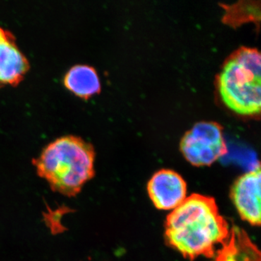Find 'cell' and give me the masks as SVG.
Listing matches in <instances>:
<instances>
[{
	"instance_id": "6da1fadb",
	"label": "cell",
	"mask_w": 261,
	"mask_h": 261,
	"mask_svg": "<svg viewBox=\"0 0 261 261\" xmlns=\"http://www.w3.org/2000/svg\"><path fill=\"white\" fill-rule=\"evenodd\" d=\"M231 234L214 198L193 194L168 215L166 236L170 246L186 258H214Z\"/></svg>"
},
{
	"instance_id": "7a4b0ae2",
	"label": "cell",
	"mask_w": 261,
	"mask_h": 261,
	"mask_svg": "<svg viewBox=\"0 0 261 261\" xmlns=\"http://www.w3.org/2000/svg\"><path fill=\"white\" fill-rule=\"evenodd\" d=\"M94 159L93 146L77 136L66 135L46 146L34 164L51 190L71 197L94 177Z\"/></svg>"
},
{
	"instance_id": "3957f363",
	"label": "cell",
	"mask_w": 261,
	"mask_h": 261,
	"mask_svg": "<svg viewBox=\"0 0 261 261\" xmlns=\"http://www.w3.org/2000/svg\"><path fill=\"white\" fill-rule=\"evenodd\" d=\"M260 83L261 57L255 48L242 47L231 53L217 77L223 102L243 116H260Z\"/></svg>"
},
{
	"instance_id": "277c9868",
	"label": "cell",
	"mask_w": 261,
	"mask_h": 261,
	"mask_svg": "<svg viewBox=\"0 0 261 261\" xmlns=\"http://www.w3.org/2000/svg\"><path fill=\"white\" fill-rule=\"evenodd\" d=\"M180 149L193 166H211L227 153L222 127L216 122L196 123L182 137Z\"/></svg>"
},
{
	"instance_id": "5b68a950",
	"label": "cell",
	"mask_w": 261,
	"mask_h": 261,
	"mask_svg": "<svg viewBox=\"0 0 261 261\" xmlns=\"http://www.w3.org/2000/svg\"><path fill=\"white\" fill-rule=\"evenodd\" d=\"M260 165L237 180L231 197L240 217L252 226L260 225L261 202Z\"/></svg>"
},
{
	"instance_id": "8992f818",
	"label": "cell",
	"mask_w": 261,
	"mask_h": 261,
	"mask_svg": "<svg viewBox=\"0 0 261 261\" xmlns=\"http://www.w3.org/2000/svg\"><path fill=\"white\" fill-rule=\"evenodd\" d=\"M147 191L160 210H175L187 197L186 182L172 170L163 169L154 173L147 185Z\"/></svg>"
},
{
	"instance_id": "52a82bcc",
	"label": "cell",
	"mask_w": 261,
	"mask_h": 261,
	"mask_svg": "<svg viewBox=\"0 0 261 261\" xmlns=\"http://www.w3.org/2000/svg\"><path fill=\"white\" fill-rule=\"evenodd\" d=\"M29 69L28 59L17 47L14 36L8 32L0 37V87L18 85Z\"/></svg>"
},
{
	"instance_id": "ba28073f",
	"label": "cell",
	"mask_w": 261,
	"mask_h": 261,
	"mask_svg": "<svg viewBox=\"0 0 261 261\" xmlns=\"http://www.w3.org/2000/svg\"><path fill=\"white\" fill-rule=\"evenodd\" d=\"M214 261H260V252L245 231L233 227L229 239L216 252Z\"/></svg>"
},
{
	"instance_id": "9c48e42d",
	"label": "cell",
	"mask_w": 261,
	"mask_h": 261,
	"mask_svg": "<svg viewBox=\"0 0 261 261\" xmlns=\"http://www.w3.org/2000/svg\"><path fill=\"white\" fill-rule=\"evenodd\" d=\"M64 85L78 97L88 99L100 92L99 75L93 67L87 65H75L64 77Z\"/></svg>"
},
{
	"instance_id": "30bf717a",
	"label": "cell",
	"mask_w": 261,
	"mask_h": 261,
	"mask_svg": "<svg viewBox=\"0 0 261 261\" xmlns=\"http://www.w3.org/2000/svg\"><path fill=\"white\" fill-rule=\"evenodd\" d=\"M8 32V31L5 30V29H3V28H1V27H0V37L5 35V34H6V33Z\"/></svg>"
}]
</instances>
